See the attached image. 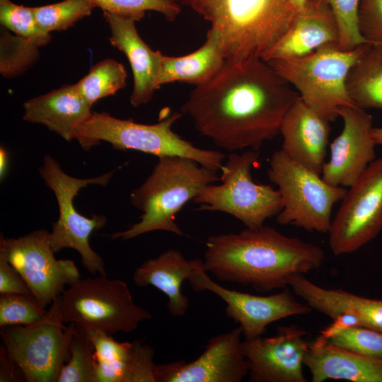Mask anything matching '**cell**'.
I'll return each instance as SVG.
<instances>
[{
  "label": "cell",
  "instance_id": "1",
  "mask_svg": "<svg viewBox=\"0 0 382 382\" xmlns=\"http://www.w3.org/2000/svg\"><path fill=\"white\" fill-rule=\"evenodd\" d=\"M299 98L262 59H226L214 76L191 91L181 112L223 149L258 151L279 133L285 114Z\"/></svg>",
  "mask_w": 382,
  "mask_h": 382
},
{
  "label": "cell",
  "instance_id": "2",
  "mask_svg": "<svg viewBox=\"0 0 382 382\" xmlns=\"http://www.w3.org/2000/svg\"><path fill=\"white\" fill-rule=\"evenodd\" d=\"M205 270L219 280L251 286L260 292L289 286L290 280L318 267L320 246L289 237L268 226L207 238Z\"/></svg>",
  "mask_w": 382,
  "mask_h": 382
},
{
  "label": "cell",
  "instance_id": "3",
  "mask_svg": "<svg viewBox=\"0 0 382 382\" xmlns=\"http://www.w3.org/2000/svg\"><path fill=\"white\" fill-rule=\"evenodd\" d=\"M220 35L226 59L262 58L290 26V0H177Z\"/></svg>",
  "mask_w": 382,
  "mask_h": 382
},
{
  "label": "cell",
  "instance_id": "4",
  "mask_svg": "<svg viewBox=\"0 0 382 382\" xmlns=\"http://www.w3.org/2000/svg\"><path fill=\"white\" fill-rule=\"evenodd\" d=\"M218 172L186 157L158 158L150 175L130 195L132 204L142 212L140 221L114 233L112 238L129 240L154 231L183 236L175 215L204 187L220 179Z\"/></svg>",
  "mask_w": 382,
  "mask_h": 382
},
{
  "label": "cell",
  "instance_id": "5",
  "mask_svg": "<svg viewBox=\"0 0 382 382\" xmlns=\"http://www.w3.org/2000/svg\"><path fill=\"white\" fill-rule=\"evenodd\" d=\"M182 115L181 112H173L156 124L146 125L120 120L106 112H92L74 128L73 139L78 140L86 151L105 141L116 149L138 151L158 158L186 157L221 171L225 157L223 153L197 147L173 131L172 126Z\"/></svg>",
  "mask_w": 382,
  "mask_h": 382
},
{
  "label": "cell",
  "instance_id": "6",
  "mask_svg": "<svg viewBox=\"0 0 382 382\" xmlns=\"http://www.w3.org/2000/svg\"><path fill=\"white\" fill-rule=\"evenodd\" d=\"M366 44L343 50L330 43L303 57L267 62L295 87L308 107L330 122L339 117L340 108L355 106L347 89V77Z\"/></svg>",
  "mask_w": 382,
  "mask_h": 382
},
{
  "label": "cell",
  "instance_id": "7",
  "mask_svg": "<svg viewBox=\"0 0 382 382\" xmlns=\"http://www.w3.org/2000/svg\"><path fill=\"white\" fill-rule=\"evenodd\" d=\"M61 315L64 323L110 335L131 332L152 318L134 303L125 282L100 275L69 286L61 295Z\"/></svg>",
  "mask_w": 382,
  "mask_h": 382
},
{
  "label": "cell",
  "instance_id": "8",
  "mask_svg": "<svg viewBox=\"0 0 382 382\" xmlns=\"http://www.w3.org/2000/svg\"><path fill=\"white\" fill-rule=\"evenodd\" d=\"M267 173L282 199V209L277 215L278 224L328 233L332 207L342 199L345 187L328 184L320 175L292 160L281 149L272 154Z\"/></svg>",
  "mask_w": 382,
  "mask_h": 382
},
{
  "label": "cell",
  "instance_id": "9",
  "mask_svg": "<svg viewBox=\"0 0 382 382\" xmlns=\"http://www.w3.org/2000/svg\"><path fill=\"white\" fill-rule=\"evenodd\" d=\"M258 161L257 151L232 152L221 170V184L207 186L193 199L200 205L199 210L228 214L250 228L277 216L282 209L280 192L252 177L251 168Z\"/></svg>",
  "mask_w": 382,
  "mask_h": 382
},
{
  "label": "cell",
  "instance_id": "10",
  "mask_svg": "<svg viewBox=\"0 0 382 382\" xmlns=\"http://www.w3.org/2000/svg\"><path fill=\"white\" fill-rule=\"evenodd\" d=\"M64 324L60 295L39 321L1 328L3 345L26 381H57L62 366L69 360V345L75 329L74 323Z\"/></svg>",
  "mask_w": 382,
  "mask_h": 382
},
{
  "label": "cell",
  "instance_id": "11",
  "mask_svg": "<svg viewBox=\"0 0 382 382\" xmlns=\"http://www.w3.org/2000/svg\"><path fill=\"white\" fill-rule=\"evenodd\" d=\"M39 173L55 195L59 207V218L50 232L52 250L57 253L64 248L74 249L81 255V263L90 274L107 276L103 258L89 243L91 233L103 228L107 219L102 214H93L91 218L81 215L74 205V198L81 188L89 185H106L112 173L86 179L74 178L64 173L50 155L45 156Z\"/></svg>",
  "mask_w": 382,
  "mask_h": 382
},
{
  "label": "cell",
  "instance_id": "12",
  "mask_svg": "<svg viewBox=\"0 0 382 382\" xmlns=\"http://www.w3.org/2000/svg\"><path fill=\"white\" fill-rule=\"evenodd\" d=\"M340 202L328 233L336 256L358 250L382 230V157L369 165Z\"/></svg>",
  "mask_w": 382,
  "mask_h": 382
},
{
  "label": "cell",
  "instance_id": "13",
  "mask_svg": "<svg viewBox=\"0 0 382 382\" xmlns=\"http://www.w3.org/2000/svg\"><path fill=\"white\" fill-rule=\"evenodd\" d=\"M50 232L35 230L18 238L1 236L0 256L21 274L34 297L44 308L80 279L79 269L69 259L57 260Z\"/></svg>",
  "mask_w": 382,
  "mask_h": 382
},
{
  "label": "cell",
  "instance_id": "14",
  "mask_svg": "<svg viewBox=\"0 0 382 382\" xmlns=\"http://www.w3.org/2000/svg\"><path fill=\"white\" fill-rule=\"evenodd\" d=\"M188 282L194 291H211L226 303V314L238 323L245 340L260 337L267 327L275 321L290 316L306 315L313 311L307 303L296 301L287 287L268 296L225 288L207 274L203 260Z\"/></svg>",
  "mask_w": 382,
  "mask_h": 382
},
{
  "label": "cell",
  "instance_id": "15",
  "mask_svg": "<svg viewBox=\"0 0 382 382\" xmlns=\"http://www.w3.org/2000/svg\"><path fill=\"white\" fill-rule=\"evenodd\" d=\"M238 325L211 337L194 361L155 364V382H241L248 375Z\"/></svg>",
  "mask_w": 382,
  "mask_h": 382
},
{
  "label": "cell",
  "instance_id": "16",
  "mask_svg": "<svg viewBox=\"0 0 382 382\" xmlns=\"http://www.w3.org/2000/svg\"><path fill=\"white\" fill-rule=\"evenodd\" d=\"M297 325L279 326L272 337L242 341L251 382H306L303 366L309 342Z\"/></svg>",
  "mask_w": 382,
  "mask_h": 382
},
{
  "label": "cell",
  "instance_id": "17",
  "mask_svg": "<svg viewBox=\"0 0 382 382\" xmlns=\"http://www.w3.org/2000/svg\"><path fill=\"white\" fill-rule=\"evenodd\" d=\"M341 133L330 144V158L321 173L328 184L349 187L376 159V142L371 136L373 119L365 110L356 106L340 108Z\"/></svg>",
  "mask_w": 382,
  "mask_h": 382
},
{
  "label": "cell",
  "instance_id": "18",
  "mask_svg": "<svg viewBox=\"0 0 382 382\" xmlns=\"http://www.w3.org/2000/svg\"><path fill=\"white\" fill-rule=\"evenodd\" d=\"M103 14L110 28V44L126 55L132 69L134 83L130 103L135 108L145 105L161 86L162 53L152 50L141 38L133 18L108 11Z\"/></svg>",
  "mask_w": 382,
  "mask_h": 382
},
{
  "label": "cell",
  "instance_id": "19",
  "mask_svg": "<svg viewBox=\"0 0 382 382\" xmlns=\"http://www.w3.org/2000/svg\"><path fill=\"white\" fill-rule=\"evenodd\" d=\"M86 332L94 347L95 382H155L151 346L139 340L117 342L100 331Z\"/></svg>",
  "mask_w": 382,
  "mask_h": 382
},
{
  "label": "cell",
  "instance_id": "20",
  "mask_svg": "<svg viewBox=\"0 0 382 382\" xmlns=\"http://www.w3.org/2000/svg\"><path fill=\"white\" fill-rule=\"evenodd\" d=\"M338 42L336 19L328 4L325 0H308L286 31L261 59L267 62L301 57Z\"/></svg>",
  "mask_w": 382,
  "mask_h": 382
},
{
  "label": "cell",
  "instance_id": "21",
  "mask_svg": "<svg viewBox=\"0 0 382 382\" xmlns=\"http://www.w3.org/2000/svg\"><path fill=\"white\" fill-rule=\"evenodd\" d=\"M279 133L281 150L290 158L321 175L330 133L325 120L299 98L285 114Z\"/></svg>",
  "mask_w": 382,
  "mask_h": 382
},
{
  "label": "cell",
  "instance_id": "22",
  "mask_svg": "<svg viewBox=\"0 0 382 382\" xmlns=\"http://www.w3.org/2000/svg\"><path fill=\"white\" fill-rule=\"evenodd\" d=\"M303 364L312 382H382V362L337 347L320 335L309 344Z\"/></svg>",
  "mask_w": 382,
  "mask_h": 382
},
{
  "label": "cell",
  "instance_id": "23",
  "mask_svg": "<svg viewBox=\"0 0 382 382\" xmlns=\"http://www.w3.org/2000/svg\"><path fill=\"white\" fill-rule=\"evenodd\" d=\"M202 261L187 260L180 250L170 248L138 266L132 280L137 286L151 285L162 291L168 299L166 307L169 313L174 318L183 317L190 302L181 291L182 284L190 279Z\"/></svg>",
  "mask_w": 382,
  "mask_h": 382
},
{
  "label": "cell",
  "instance_id": "24",
  "mask_svg": "<svg viewBox=\"0 0 382 382\" xmlns=\"http://www.w3.org/2000/svg\"><path fill=\"white\" fill-rule=\"evenodd\" d=\"M91 108L75 84L66 85L25 102L23 119L71 141L74 128L91 115Z\"/></svg>",
  "mask_w": 382,
  "mask_h": 382
},
{
  "label": "cell",
  "instance_id": "25",
  "mask_svg": "<svg viewBox=\"0 0 382 382\" xmlns=\"http://www.w3.org/2000/svg\"><path fill=\"white\" fill-rule=\"evenodd\" d=\"M226 60L220 35L210 28L203 45L194 52L179 57L162 54L160 84L202 85L219 71Z\"/></svg>",
  "mask_w": 382,
  "mask_h": 382
},
{
  "label": "cell",
  "instance_id": "26",
  "mask_svg": "<svg viewBox=\"0 0 382 382\" xmlns=\"http://www.w3.org/2000/svg\"><path fill=\"white\" fill-rule=\"evenodd\" d=\"M346 86L356 107L382 110V45L366 44L347 75Z\"/></svg>",
  "mask_w": 382,
  "mask_h": 382
},
{
  "label": "cell",
  "instance_id": "27",
  "mask_svg": "<svg viewBox=\"0 0 382 382\" xmlns=\"http://www.w3.org/2000/svg\"><path fill=\"white\" fill-rule=\"evenodd\" d=\"M124 65L113 59H105L93 66L75 86L92 106L97 100L115 94L126 86Z\"/></svg>",
  "mask_w": 382,
  "mask_h": 382
},
{
  "label": "cell",
  "instance_id": "28",
  "mask_svg": "<svg viewBox=\"0 0 382 382\" xmlns=\"http://www.w3.org/2000/svg\"><path fill=\"white\" fill-rule=\"evenodd\" d=\"M69 351L57 382H95L94 347L86 331L76 325Z\"/></svg>",
  "mask_w": 382,
  "mask_h": 382
},
{
  "label": "cell",
  "instance_id": "29",
  "mask_svg": "<svg viewBox=\"0 0 382 382\" xmlns=\"http://www.w3.org/2000/svg\"><path fill=\"white\" fill-rule=\"evenodd\" d=\"M95 6L88 0H63L33 7L38 26L45 33L66 30L91 14Z\"/></svg>",
  "mask_w": 382,
  "mask_h": 382
},
{
  "label": "cell",
  "instance_id": "30",
  "mask_svg": "<svg viewBox=\"0 0 382 382\" xmlns=\"http://www.w3.org/2000/svg\"><path fill=\"white\" fill-rule=\"evenodd\" d=\"M0 23L4 28L37 47L47 44L51 40V35L38 26L33 7L18 5L11 0H0Z\"/></svg>",
  "mask_w": 382,
  "mask_h": 382
},
{
  "label": "cell",
  "instance_id": "31",
  "mask_svg": "<svg viewBox=\"0 0 382 382\" xmlns=\"http://www.w3.org/2000/svg\"><path fill=\"white\" fill-rule=\"evenodd\" d=\"M323 337L337 347L382 362L381 332L366 327L352 326Z\"/></svg>",
  "mask_w": 382,
  "mask_h": 382
},
{
  "label": "cell",
  "instance_id": "32",
  "mask_svg": "<svg viewBox=\"0 0 382 382\" xmlns=\"http://www.w3.org/2000/svg\"><path fill=\"white\" fill-rule=\"evenodd\" d=\"M95 8L133 18L136 22L142 19L146 11H152L162 14L173 22L181 11L177 0H88Z\"/></svg>",
  "mask_w": 382,
  "mask_h": 382
},
{
  "label": "cell",
  "instance_id": "33",
  "mask_svg": "<svg viewBox=\"0 0 382 382\" xmlns=\"http://www.w3.org/2000/svg\"><path fill=\"white\" fill-rule=\"evenodd\" d=\"M46 313L32 294H0V328L30 325L41 320Z\"/></svg>",
  "mask_w": 382,
  "mask_h": 382
},
{
  "label": "cell",
  "instance_id": "34",
  "mask_svg": "<svg viewBox=\"0 0 382 382\" xmlns=\"http://www.w3.org/2000/svg\"><path fill=\"white\" fill-rule=\"evenodd\" d=\"M336 19L338 45L343 50H352L371 43L363 37L359 28V8L361 0H325Z\"/></svg>",
  "mask_w": 382,
  "mask_h": 382
},
{
  "label": "cell",
  "instance_id": "35",
  "mask_svg": "<svg viewBox=\"0 0 382 382\" xmlns=\"http://www.w3.org/2000/svg\"><path fill=\"white\" fill-rule=\"evenodd\" d=\"M1 41L9 45V59L1 62V73L7 77L12 64H15L13 76L21 74L36 61L39 55L38 47L32 42L20 36H12L1 30Z\"/></svg>",
  "mask_w": 382,
  "mask_h": 382
},
{
  "label": "cell",
  "instance_id": "36",
  "mask_svg": "<svg viewBox=\"0 0 382 382\" xmlns=\"http://www.w3.org/2000/svg\"><path fill=\"white\" fill-rule=\"evenodd\" d=\"M358 16L363 37L374 45H382V0H361Z\"/></svg>",
  "mask_w": 382,
  "mask_h": 382
},
{
  "label": "cell",
  "instance_id": "37",
  "mask_svg": "<svg viewBox=\"0 0 382 382\" xmlns=\"http://www.w3.org/2000/svg\"><path fill=\"white\" fill-rule=\"evenodd\" d=\"M0 294H32L28 284L18 271L0 256Z\"/></svg>",
  "mask_w": 382,
  "mask_h": 382
},
{
  "label": "cell",
  "instance_id": "38",
  "mask_svg": "<svg viewBox=\"0 0 382 382\" xmlns=\"http://www.w3.org/2000/svg\"><path fill=\"white\" fill-rule=\"evenodd\" d=\"M25 381L23 373L3 345L0 349V381Z\"/></svg>",
  "mask_w": 382,
  "mask_h": 382
},
{
  "label": "cell",
  "instance_id": "39",
  "mask_svg": "<svg viewBox=\"0 0 382 382\" xmlns=\"http://www.w3.org/2000/svg\"><path fill=\"white\" fill-rule=\"evenodd\" d=\"M0 157V173L1 178H2L5 175V172L8 165V154L6 151L2 147H1Z\"/></svg>",
  "mask_w": 382,
  "mask_h": 382
},
{
  "label": "cell",
  "instance_id": "40",
  "mask_svg": "<svg viewBox=\"0 0 382 382\" xmlns=\"http://www.w3.org/2000/svg\"><path fill=\"white\" fill-rule=\"evenodd\" d=\"M370 133L376 145H382V127H373Z\"/></svg>",
  "mask_w": 382,
  "mask_h": 382
},
{
  "label": "cell",
  "instance_id": "41",
  "mask_svg": "<svg viewBox=\"0 0 382 382\" xmlns=\"http://www.w3.org/2000/svg\"><path fill=\"white\" fill-rule=\"evenodd\" d=\"M292 6L295 10L298 12L301 10L308 0H290Z\"/></svg>",
  "mask_w": 382,
  "mask_h": 382
}]
</instances>
